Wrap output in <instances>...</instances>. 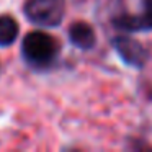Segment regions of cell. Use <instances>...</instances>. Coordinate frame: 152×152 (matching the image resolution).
Returning <instances> with one entry per match:
<instances>
[{"mask_svg": "<svg viewBox=\"0 0 152 152\" xmlns=\"http://www.w3.org/2000/svg\"><path fill=\"white\" fill-rule=\"evenodd\" d=\"M57 43L43 31H31L23 39V54L33 64H48L57 54Z\"/></svg>", "mask_w": 152, "mask_h": 152, "instance_id": "obj_1", "label": "cell"}, {"mask_svg": "<svg viewBox=\"0 0 152 152\" xmlns=\"http://www.w3.org/2000/svg\"><path fill=\"white\" fill-rule=\"evenodd\" d=\"M64 0H28L25 15L41 26H57L64 18Z\"/></svg>", "mask_w": 152, "mask_h": 152, "instance_id": "obj_2", "label": "cell"}, {"mask_svg": "<svg viewBox=\"0 0 152 152\" xmlns=\"http://www.w3.org/2000/svg\"><path fill=\"white\" fill-rule=\"evenodd\" d=\"M113 46L123 62L136 69H142L151 59V53L142 43L128 34H119L113 39Z\"/></svg>", "mask_w": 152, "mask_h": 152, "instance_id": "obj_3", "label": "cell"}, {"mask_svg": "<svg viewBox=\"0 0 152 152\" xmlns=\"http://www.w3.org/2000/svg\"><path fill=\"white\" fill-rule=\"evenodd\" d=\"M142 13H121L113 18V26L124 33L152 30V0H142Z\"/></svg>", "mask_w": 152, "mask_h": 152, "instance_id": "obj_4", "label": "cell"}, {"mask_svg": "<svg viewBox=\"0 0 152 152\" xmlns=\"http://www.w3.org/2000/svg\"><path fill=\"white\" fill-rule=\"evenodd\" d=\"M69 39L74 46L80 49H92L96 43V36L93 28L85 21H75L69 28Z\"/></svg>", "mask_w": 152, "mask_h": 152, "instance_id": "obj_5", "label": "cell"}, {"mask_svg": "<svg viewBox=\"0 0 152 152\" xmlns=\"http://www.w3.org/2000/svg\"><path fill=\"white\" fill-rule=\"evenodd\" d=\"M18 36V25L8 15L0 17V46H10Z\"/></svg>", "mask_w": 152, "mask_h": 152, "instance_id": "obj_6", "label": "cell"}]
</instances>
